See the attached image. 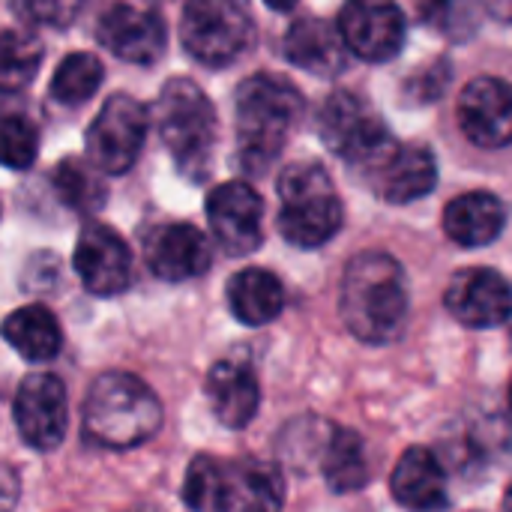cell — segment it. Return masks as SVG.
I'll use <instances>...</instances> for the list:
<instances>
[{
	"mask_svg": "<svg viewBox=\"0 0 512 512\" xmlns=\"http://www.w3.org/2000/svg\"><path fill=\"white\" fill-rule=\"evenodd\" d=\"M42 63V42L33 33L0 30V93L24 90Z\"/></svg>",
	"mask_w": 512,
	"mask_h": 512,
	"instance_id": "4316f807",
	"label": "cell"
},
{
	"mask_svg": "<svg viewBox=\"0 0 512 512\" xmlns=\"http://www.w3.org/2000/svg\"><path fill=\"white\" fill-rule=\"evenodd\" d=\"M411 291L402 264L378 249L354 255L342 273L339 315L366 345L393 342L408 321Z\"/></svg>",
	"mask_w": 512,
	"mask_h": 512,
	"instance_id": "6da1fadb",
	"label": "cell"
},
{
	"mask_svg": "<svg viewBox=\"0 0 512 512\" xmlns=\"http://www.w3.org/2000/svg\"><path fill=\"white\" fill-rule=\"evenodd\" d=\"M303 117V93L282 75L258 72L246 78L234 99L237 162L243 174L261 177L285 150Z\"/></svg>",
	"mask_w": 512,
	"mask_h": 512,
	"instance_id": "7a4b0ae2",
	"label": "cell"
},
{
	"mask_svg": "<svg viewBox=\"0 0 512 512\" xmlns=\"http://www.w3.org/2000/svg\"><path fill=\"white\" fill-rule=\"evenodd\" d=\"M156 126L177 171L195 183L207 180L219 141V120L210 96L189 78H171L159 93Z\"/></svg>",
	"mask_w": 512,
	"mask_h": 512,
	"instance_id": "277c9868",
	"label": "cell"
},
{
	"mask_svg": "<svg viewBox=\"0 0 512 512\" xmlns=\"http://www.w3.org/2000/svg\"><path fill=\"white\" fill-rule=\"evenodd\" d=\"M15 426L27 447H60L69 426V399L60 378L48 372H30L15 393Z\"/></svg>",
	"mask_w": 512,
	"mask_h": 512,
	"instance_id": "8fae6325",
	"label": "cell"
},
{
	"mask_svg": "<svg viewBox=\"0 0 512 512\" xmlns=\"http://www.w3.org/2000/svg\"><path fill=\"white\" fill-rule=\"evenodd\" d=\"M285 504V477L276 462H219V512H273Z\"/></svg>",
	"mask_w": 512,
	"mask_h": 512,
	"instance_id": "e0dca14e",
	"label": "cell"
},
{
	"mask_svg": "<svg viewBox=\"0 0 512 512\" xmlns=\"http://www.w3.org/2000/svg\"><path fill=\"white\" fill-rule=\"evenodd\" d=\"M507 225V210L492 192H465L453 198L444 210V231L453 243L465 249L486 246L501 237Z\"/></svg>",
	"mask_w": 512,
	"mask_h": 512,
	"instance_id": "7402d4cb",
	"label": "cell"
},
{
	"mask_svg": "<svg viewBox=\"0 0 512 512\" xmlns=\"http://www.w3.org/2000/svg\"><path fill=\"white\" fill-rule=\"evenodd\" d=\"M147 3H165V0H147Z\"/></svg>",
	"mask_w": 512,
	"mask_h": 512,
	"instance_id": "d590c367",
	"label": "cell"
},
{
	"mask_svg": "<svg viewBox=\"0 0 512 512\" xmlns=\"http://www.w3.org/2000/svg\"><path fill=\"white\" fill-rule=\"evenodd\" d=\"M279 231L291 246L318 249L342 228V201L318 162H294L279 177Z\"/></svg>",
	"mask_w": 512,
	"mask_h": 512,
	"instance_id": "5b68a950",
	"label": "cell"
},
{
	"mask_svg": "<svg viewBox=\"0 0 512 512\" xmlns=\"http://www.w3.org/2000/svg\"><path fill=\"white\" fill-rule=\"evenodd\" d=\"M183 501L192 510L219 512V459L213 456L192 459L183 483Z\"/></svg>",
	"mask_w": 512,
	"mask_h": 512,
	"instance_id": "4dcf8cb0",
	"label": "cell"
},
{
	"mask_svg": "<svg viewBox=\"0 0 512 512\" xmlns=\"http://www.w3.org/2000/svg\"><path fill=\"white\" fill-rule=\"evenodd\" d=\"M99 42L126 63H156L168 48L165 18L153 9H135L126 3H114L96 24Z\"/></svg>",
	"mask_w": 512,
	"mask_h": 512,
	"instance_id": "9a60e30c",
	"label": "cell"
},
{
	"mask_svg": "<svg viewBox=\"0 0 512 512\" xmlns=\"http://www.w3.org/2000/svg\"><path fill=\"white\" fill-rule=\"evenodd\" d=\"M207 402L222 426H249L261 405V384L255 369L246 360H219L207 375Z\"/></svg>",
	"mask_w": 512,
	"mask_h": 512,
	"instance_id": "d6986e66",
	"label": "cell"
},
{
	"mask_svg": "<svg viewBox=\"0 0 512 512\" xmlns=\"http://www.w3.org/2000/svg\"><path fill=\"white\" fill-rule=\"evenodd\" d=\"M72 261L81 285L96 297H117L132 282V252L126 240L108 225H84Z\"/></svg>",
	"mask_w": 512,
	"mask_h": 512,
	"instance_id": "7c38bea8",
	"label": "cell"
},
{
	"mask_svg": "<svg viewBox=\"0 0 512 512\" xmlns=\"http://www.w3.org/2000/svg\"><path fill=\"white\" fill-rule=\"evenodd\" d=\"M39 132L24 114H0V165L24 171L36 162Z\"/></svg>",
	"mask_w": 512,
	"mask_h": 512,
	"instance_id": "f546056e",
	"label": "cell"
},
{
	"mask_svg": "<svg viewBox=\"0 0 512 512\" xmlns=\"http://www.w3.org/2000/svg\"><path fill=\"white\" fill-rule=\"evenodd\" d=\"M414 9L423 24L450 39H465L480 24V9L474 0H414Z\"/></svg>",
	"mask_w": 512,
	"mask_h": 512,
	"instance_id": "f1b7e54d",
	"label": "cell"
},
{
	"mask_svg": "<svg viewBox=\"0 0 512 512\" xmlns=\"http://www.w3.org/2000/svg\"><path fill=\"white\" fill-rule=\"evenodd\" d=\"M372 192L387 204H411L438 183V162L426 144L396 141L375 165L366 168Z\"/></svg>",
	"mask_w": 512,
	"mask_h": 512,
	"instance_id": "4fadbf2b",
	"label": "cell"
},
{
	"mask_svg": "<svg viewBox=\"0 0 512 512\" xmlns=\"http://www.w3.org/2000/svg\"><path fill=\"white\" fill-rule=\"evenodd\" d=\"M318 135L333 156L363 171L396 144L384 117L351 90H336L327 96L318 114Z\"/></svg>",
	"mask_w": 512,
	"mask_h": 512,
	"instance_id": "52a82bcc",
	"label": "cell"
},
{
	"mask_svg": "<svg viewBox=\"0 0 512 512\" xmlns=\"http://www.w3.org/2000/svg\"><path fill=\"white\" fill-rule=\"evenodd\" d=\"M207 222L231 258L252 255L264 243V201L243 180L222 183L207 195Z\"/></svg>",
	"mask_w": 512,
	"mask_h": 512,
	"instance_id": "30bf717a",
	"label": "cell"
},
{
	"mask_svg": "<svg viewBox=\"0 0 512 512\" xmlns=\"http://www.w3.org/2000/svg\"><path fill=\"white\" fill-rule=\"evenodd\" d=\"M228 309L246 327H264L276 321L285 309V288L276 273L264 267H249L228 282Z\"/></svg>",
	"mask_w": 512,
	"mask_h": 512,
	"instance_id": "603a6c76",
	"label": "cell"
},
{
	"mask_svg": "<svg viewBox=\"0 0 512 512\" xmlns=\"http://www.w3.org/2000/svg\"><path fill=\"white\" fill-rule=\"evenodd\" d=\"M51 186L60 195V201L75 213H96L108 198L99 168H93L90 162H84L78 156H66L51 171Z\"/></svg>",
	"mask_w": 512,
	"mask_h": 512,
	"instance_id": "484cf974",
	"label": "cell"
},
{
	"mask_svg": "<svg viewBox=\"0 0 512 512\" xmlns=\"http://www.w3.org/2000/svg\"><path fill=\"white\" fill-rule=\"evenodd\" d=\"M84 0H12V9L21 21L36 24V27H69Z\"/></svg>",
	"mask_w": 512,
	"mask_h": 512,
	"instance_id": "1f68e13d",
	"label": "cell"
},
{
	"mask_svg": "<svg viewBox=\"0 0 512 512\" xmlns=\"http://www.w3.org/2000/svg\"><path fill=\"white\" fill-rule=\"evenodd\" d=\"M144 258L153 276L162 282H189L207 273L213 252L207 237L189 222H171L147 237Z\"/></svg>",
	"mask_w": 512,
	"mask_h": 512,
	"instance_id": "ac0fdd59",
	"label": "cell"
},
{
	"mask_svg": "<svg viewBox=\"0 0 512 512\" xmlns=\"http://www.w3.org/2000/svg\"><path fill=\"white\" fill-rule=\"evenodd\" d=\"M102 78H105V69H102L96 54L72 51L54 69L51 99H57L60 105H81V102H87L99 90Z\"/></svg>",
	"mask_w": 512,
	"mask_h": 512,
	"instance_id": "83f0119b",
	"label": "cell"
},
{
	"mask_svg": "<svg viewBox=\"0 0 512 512\" xmlns=\"http://www.w3.org/2000/svg\"><path fill=\"white\" fill-rule=\"evenodd\" d=\"M147 126H150L147 108L135 96L129 93L108 96L87 129L90 162L105 174L129 171L138 162L141 147L147 141Z\"/></svg>",
	"mask_w": 512,
	"mask_h": 512,
	"instance_id": "ba28073f",
	"label": "cell"
},
{
	"mask_svg": "<svg viewBox=\"0 0 512 512\" xmlns=\"http://www.w3.org/2000/svg\"><path fill=\"white\" fill-rule=\"evenodd\" d=\"M0 492L9 498V501H15V492H18V480H15V474L9 471V468H0Z\"/></svg>",
	"mask_w": 512,
	"mask_h": 512,
	"instance_id": "836d02e7",
	"label": "cell"
},
{
	"mask_svg": "<svg viewBox=\"0 0 512 512\" xmlns=\"http://www.w3.org/2000/svg\"><path fill=\"white\" fill-rule=\"evenodd\" d=\"M444 303L450 315L471 330L504 327L510 318V282L498 270L468 267L450 279Z\"/></svg>",
	"mask_w": 512,
	"mask_h": 512,
	"instance_id": "5bb4252c",
	"label": "cell"
},
{
	"mask_svg": "<svg viewBox=\"0 0 512 512\" xmlns=\"http://www.w3.org/2000/svg\"><path fill=\"white\" fill-rule=\"evenodd\" d=\"M285 57L309 72V75H321V78H333L348 66V48L342 42V33L333 21L327 18H300L288 27L285 33Z\"/></svg>",
	"mask_w": 512,
	"mask_h": 512,
	"instance_id": "ffe728a7",
	"label": "cell"
},
{
	"mask_svg": "<svg viewBox=\"0 0 512 512\" xmlns=\"http://www.w3.org/2000/svg\"><path fill=\"white\" fill-rule=\"evenodd\" d=\"M390 492H393L396 504H402L408 510H441V507H447L450 498H447L444 462L426 447L405 450L393 468Z\"/></svg>",
	"mask_w": 512,
	"mask_h": 512,
	"instance_id": "44dd1931",
	"label": "cell"
},
{
	"mask_svg": "<svg viewBox=\"0 0 512 512\" xmlns=\"http://www.w3.org/2000/svg\"><path fill=\"white\" fill-rule=\"evenodd\" d=\"M270 9H276V12H288V9H294L297 6V0H264Z\"/></svg>",
	"mask_w": 512,
	"mask_h": 512,
	"instance_id": "e575fe53",
	"label": "cell"
},
{
	"mask_svg": "<svg viewBox=\"0 0 512 512\" xmlns=\"http://www.w3.org/2000/svg\"><path fill=\"white\" fill-rule=\"evenodd\" d=\"M180 39L192 60L210 69L234 63L252 42L246 0H186Z\"/></svg>",
	"mask_w": 512,
	"mask_h": 512,
	"instance_id": "8992f818",
	"label": "cell"
},
{
	"mask_svg": "<svg viewBox=\"0 0 512 512\" xmlns=\"http://www.w3.org/2000/svg\"><path fill=\"white\" fill-rule=\"evenodd\" d=\"M459 126L477 147L501 150L512 138V93L507 81L483 75L459 96Z\"/></svg>",
	"mask_w": 512,
	"mask_h": 512,
	"instance_id": "2e32d148",
	"label": "cell"
},
{
	"mask_svg": "<svg viewBox=\"0 0 512 512\" xmlns=\"http://www.w3.org/2000/svg\"><path fill=\"white\" fill-rule=\"evenodd\" d=\"M339 33L348 54L369 63H387L405 45V12L393 0H345Z\"/></svg>",
	"mask_w": 512,
	"mask_h": 512,
	"instance_id": "9c48e42d",
	"label": "cell"
},
{
	"mask_svg": "<svg viewBox=\"0 0 512 512\" xmlns=\"http://www.w3.org/2000/svg\"><path fill=\"white\" fill-rule=\"evenodd\" d=\"M84 435L108 450H129L150 441L162 426L156 393L129 372H105L84 399Z\"/></svg>",
	"mask_w": 512,
	"mask_h": 512,
	"instance_id": "3957f363",
	"label": "cell"
},
{
	"mask_svg": "<svg viewBox=\"0 0 512 512\" xmlns=\"http://www.w3.org/2000/svg\"><path fill=\"white\" fill-rule=\"evenodd\" d=\"M447 81H450V66L447 63H435L432 69H426L420 78L411 81V99L432 102V99H438L447 90Z\"/></svg>",
	"mask_w": 512,
	"mask_h": 512,
	"instance_id": "d6a6232c",
	"label": "cell"
},
{
	"mask_svg": "<svg viewBox=\"0 0 512 512\" xmlns=\"http://www.w3.org/2000/svg\"><path fill=\"white\" fill-rule=\"evenodd\" d=\"M318 468L324 474V483L336 492V495H351L360 492L372 471H369V456H366V444L354 429H330L324 450L318 456Z\"/></svg>",
	"mask_w": 512,
	"mask_h": 512,
	"instance_id": "cb8c5ba5",
	"label": "cell"
},
{
	"mask_svg": "<svg viewBox=\"0 0 512 512\" xmlns=\"http://www.w3.org/2000/svg\"><path fill=\"white\" fill-rule=\"evenodd\" d=\"M0 333L30 363L54 360L60 354V345H63V333H60L57 318L51 315V309H45L39 303L21 306L12 315H6Z\"/></svg>",
	"mask_w": 512,
	"mask_h": 512,
	"instance_id": "d4e9b609",
	"label": "cell"
}]
</instances>
